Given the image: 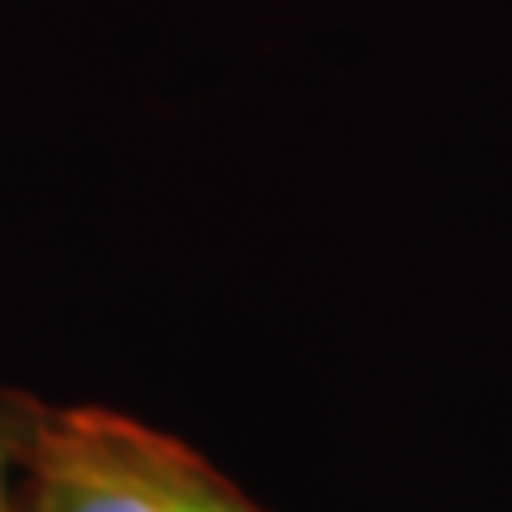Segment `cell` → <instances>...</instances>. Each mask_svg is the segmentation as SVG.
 Listing matches in <instances>:
<instances>
[{
  "mask_svg": "<svg viewBox=\"0 0 512 512\" xmlns=\"http://www.w3.org/2000/svg\"><path fill=\"white\" fill-rule=\"evenodd\" d=\"M26 512H261L180 440L111 410H43Z\"/></svg>",
  "mask_w": 512,
  "mask_h": 512,
  "instance_id": "cell-1",
  "label": "cell"
},
{
  "mask_svg": "<svg viewBox=\"0 0 512 512\" xmlns=\"http://www.w3.org/2000/svg\"><path fill=\"white\" fill-rule=\"evenodd\" d=\"M43 402H35L22 389L0 384V512H26L22 508V474L35 444V431L43 419Z\"/></svg>",
  "mask_w": 512,
  "mask_h": 512,
  "instance_id": "cell-2",
  "label": "cell"
}]
</instances>
